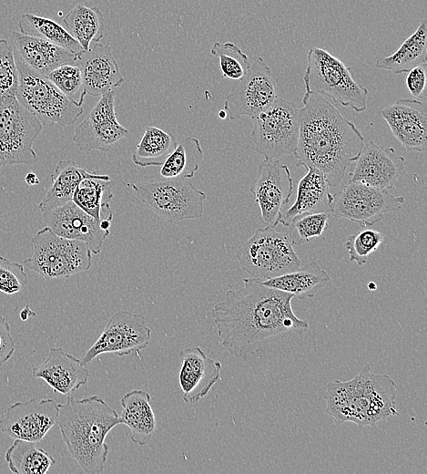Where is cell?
I'll list each match as a JSON object with an SVG mask.
<instances>
[{"mask_svg":"<svg viewBox=\"0 0 427 474\" xmlns=\"http://www.w3.org/2000/svg\"><path fill=\"white\" fill-rule=\"evenodd\" d=\"M42 219L56 234L85 242L93 254L101 252L109 235V231L101 227L100 221L87 214L72 201L42 211Z\"/></svg>","mask_w":427,"mask_h":474,"instance_id":"19","label":"cell"},{"mask_svg":"<svg viewBox=\"0 0 427 474\" xmlns=\"http://www.w3.org/2000/svg\"><path fill=\"white\" fill-rule=\"evenodd\" d=\"M58 404L53 399L32 398L9 406L0 417V431L12 438L42 440L56 423Z\"/></svg>","mask_w":427,"mask_h":474,"instance_id":"17","label":"cell"},{"mask_svg":"<svg viewBox=\"0 0 427 474\" xmlns=\"http://www.w3.org/2000/svg\"><path fill=\"white\" fill-rule=\"evenodd\" d=\"M332 195L330 214L347 219L362 228L380 222L384 214L401 210L405 200L387 191L348 181Z\"/></svg>","mask_w":427,"mask_h":474,"instance_id":"12","label":"cell"},{"mask_svg":"<svg viewBox=\"0 0 427 474\" xmlns=\"http://www.w3.org/2000/svg\"><path fill=\"white\" fill-rule=\"evenodd\" d=\"M251 121L250 137L255 150L264 159H279L294 152L299 139L300 111L292 101L278 97Z\"/></svg>","mask_w":427,"mask_h":474,"instance_id":"10","label":"cell"},{"mask_svg":"<svg viewBox=\"0 0 427 474\" xmlns=\"http://www.w3.org/2000/svg\"><path fill=\"white\" fill-rule=\"evenodd\" d=\"M329 213L311 212L295 217L288 228L293 245H300L320 236L328 227Z\"/></svg>","mask_w":427,"mask_h":474,"instance_id":"38","label":"cell"},{"mask_svg":"<svg viewBox=\"0 0 427 474\" xmlns=\"http://www.w3.org/2000/svg\"><path fill=\"white\" fill-rule=\"evenodd\" d=\"M24 265L0 255V293L14 294L21 292L27 283Z\"/></svg>","mask_w":427,"mask_h":474,"instance_id":"41","label":"cell"},{"mask_svg":"<svg viewBox=\"0 0 427 474\" xmlns=\"http://www.w3.org/2000/svg\"><path fill=\"white\" fill-rule=\"evenodd\" d=\"M127 129L117 119L115 92L101 96L88 115L75 129L73 140L83 151H109L124 136Z\"/></svg>","mask_w":427,"mask_h":474,"instance_id":"16","label":"cell"},{"mask_svg":"<svg viewBox=\"0 0 427 474\" xmlns=\"http://www.w3.org/2000/svg\"><path fill=\"white\" fill-rule=\"evenodd\" d=\"M179 357L178 383L182 399L185 403H196L221 379V364L208 357L198 346L183 349Z\"/></svg>","mask_w":427,"mask_h":474,"instance_id":"22","label":"cell"},{"mask_svg":"<svg viewBox=\"0 0 427 474\" xmlns=\"http://www.w3.org/2000/svg\"><path fill=\"white\" fill-rule=\"evenodd\" d=\"M75 65L79 67L85 91L90 96H102L125 81L107 44L95 43L88 50L80 51Z\"/></svg>","mask_w":427,"mask_h":474,"instance_id":"21","label":"cell"},{"mask_svg":"<svg viewBox=\"0 0 427 474\" xmlns=\"http://www.w3.org/2000/svg\"><path fill=\"white\" fill-rule=\"evenodd\" d=\"M396 139L409 151L427 149V106L416 98H399L381 110Z\"/></svg>","mask_w":427,"mask_h":474,"instance_id":"20","label":"cell"},{"mask_svg":"<svg viewBox=\"0 0 427 474\" xmlns=\"http://www.w3.org/2000/svg\"><path fill=\"white\" fill-rule=\"evenodd\" d=\"M259 281L269 287L291 294L299 299H306L313 297L319 290L329 284L330 277L313 261L280 276Z\"/></svg>","mask_w":427,"mask_h":474,"instance_id":"27","label":"cell"},{"mask_svg":"<svg viewBox=\"0 0 427 474\" xmlns=\"http://www.w3.org/2000/svg\"><path fill=\"white\" fill-rule=\"evenodd\" d=\"M63 22L66 29L85 51L103 37L105 20L98 7L78 3L65 15Z\"/></svg>","mask_w":427,"mask_h":474,"instance_id":"31","label":"cell"},{"mask_svg":"<svg viewBox=\"0 0 427 474\" xmlns=\"http://www.w3.org/2000/svg\"><path fill=\"white\" fill-rule=\"evenodd\" d=\"M5 459L15 474H45L56 463L54 457L36 446V442L15 439L6 449Z\"/></svg>","mask_w":427,"mask_h":474,"instance_id":"32","label":"cell"},{"mask_svg":"<svg viewBox=\"0 0 427 474\" xmlns=\"http://www.w3.org/2000/svg\"><path fill=\"white\" fill-rule=\"evenodd\" d=\"M427 60V21H420L416 30L408 36L398 49L387 57L375 61V67L393 74L406 73Z\"/></svg>","mask_w":427,"mask_h":474,"instance_id":"28","label":"cell"},{"mask_svg":"<svg viewBox=\"0 0 427 474\" xmlns=\"http://www.w3.org/2000/svg\"><path fill=\"white\" fill-rule=\"evenodd\" d=\"M404 162V158L393 148H385L369 140L352 162L349 181L389 191L396 187Z\"/></svg>","mask_w":427,"mask_h":474,"instance_id":"18","label":"cell"},{"mask_svg":"<svg viewBox=\"0 0 427 474\" xmlns=\"http://www.w3.org/2000/svg\"><path fill=\"white\" fill-rule=\"evenodd\" d=\"M112 183L111 178L106 174L86 178L77 185L72 201L98 221L113 217L109 204L113 197Z\"/></svg>","mask_w":427,"mask_h":474,"instance_id":"30","label":"cell"},{"mask_svg":"<svg viewBox=\"0 0 427 474\" xmlns=\"http://www.w3.org/2000/svg\"><path fill=\"white\" fill-rule=\"evenodd\" d=\"M19 83L17 65L12 46L0 39V98L16 95Z\"/></svg>","mask_w":427,"mask_h":474,"instance_id":"40","label":"cell"},{"mask_svg":"<svg viewBox=\"0 0 427 474\" xmlns=\"http://www.w3.org/2000/svg\"><path fill=\"white\" fill-rule=\"evenodd\" d=\"M150 400V395L142 389L131 390L120 400L122 424L128 427L130 440L137 446L147 445L156 431L157 421Z\"/></svg>","mask_w":427,"mask_h":474,"instance_id":"26","label":"cell"},{"mask_svg":"<svg viewBox=\"0 0 427 474\" xmlns=\"http://www.w3.org/2000/svg\"><path fill=\"white\" fill-rule=\"evenodd\" d=\"M293 298L258 279H243L241 288L229 290L211 310L219 345L231 356L247 359L259 357L266 343L305 334L309 324L294 314Z\"/></svg>","mask_w":427,"mask_h":474,"instance_id":"1","label":"cell"},{"mask_svg":"<svg viewBox=\"0 0 427 474\" xmlns=\"http://www.w3.org/2000/svg\"><path fill=\"white\" fill-rule=\"evenodd\" d=\"M210 54L218 57L222 77L230 80H240L251 66L247 54L231 42H215Z\"/></svg>","mask_w":427,"mask_h":474,"instance_id":"36","label":"cell"},{"mask_svg":"<svg viewBox=\"0 0 427 474\" xmlns=\"http://www.w3.org/2000/svg\"><path fill=\"white\" fill-rule=\"evenodd\" d=\"M56 423L69 454L84 472L102 473L109 453L106 437L122 424L117 411L97 396L82 399L67 396L65 404H58Z\"/></svg>","mask_w":427,"mask_h":474,"instance_id":"3","label":"cell"},{"mask_svg":"<svg viewBox=\"0 0 427 474\" xmlns=\"http://www.w3.org/2000/svg\"><path fill=\"white\" fill-rule=\"evenodd\" d=\"M376 288H377V285H376L375 283L371 282V283H368V289H370V290H375Z\"/></svg>","mask_w":427,"mask_h":474,"instance_id":"47","label":"cell"},{"mask_svg":"<svg viewBox=\"0 0 427 474\" xmlns=\"http://www.w3.org/2000/svg\"><path fill=\"white\" fill-rule=\"evenodd\" d=\"M127 185L144 204L167 222L178 223L202 217L207 195L188 179L162 178Z\"/></svg>","mask_w":427,"mask_h":474,"instance_id":"7","label":"cell"},{"mask_svg":"<svg viewBox=\"0 0 427 474\" xmlns=\"http://www.w3.org/2000/svg\"><path fill=\"white\" fill-rule=\"evenodd\" d=\"M177 144V139L171 133L149 126L137 144L131 160L141 168L161 166Z\"/></svg>","mask_w":427,"mask_h":474,"instance_id":"33","label":"cell"},{"mask_svg":"<svg viewBox=\"0 0 427 474\" xmlns=\"http://www.w3.org/2000/svg\"><path fill=\"white\" fill-rule=\"evenodd\" d=\"M240 267L252 278L271 279L300 266L290 234L272 227L257 229L237 251Z\"/></svg>","mask_w":427,"mask_h":474,"instance_id":"8","label":"cell"},{"mask_svg":"<svg viewBox=\"0 0 427 474\" xmlns=\"http://www.w3.org/2000/svg\"><path fill=\"white\" fill-rule=\"evenodd\" d=\"M397 386L386 374L373 373L369 364L351 379L328 383L326 411L336 425L375 426L400 415L395 400Z\"/></svg>","mask_w":427,"mask_h":474,"instance_id":"4","label":"cell"},{"mask_svg":"<svg viewBox=\"0 0 427 474\" xmlns=\"http://www.w3.org/2000/svg\"><path fill=\"white\" fill-rule=\"evenodd\" d=\"M204 152L197 138L186 137L161 165L160 176L165 179H190L198 170Z\"/></svg>","mask_w":427,"mask_h":474,"instance_id":"34","label":"cell"},{"mask_svg":"<svg viewBox=\"0 0 427 474\" xmlns=\"http://www.w3.org/2000/svg\"><path fill=\"white\" fill-rule=\"evenodd\" d=\"M383 240L381 232L371 228L365 227L351 233L345 242L350 261L360 266L365 264L370 254L377 250Z\"/></svg>","mask_w":427,"mask_h":474,"instance_id":"39","label":"cell"},{"mask_svg":"<svg viewBox=\"0 0 427 474\" xmlns=\"http://www.w3.org/2000/svg\"><path fill=\"white\" fill-rule=\"evenodd\" d=\"M42 129L41 122L15 96L0 98V170L8 165L36 163L33 146Z\"/></svg>","mask_w":427,"mask_h":474,"instance_id":"11","label":"cell"},{"mask_svg":"<svg viewBox=\"0 0 427 474\" xmlns=\"http://www.w3.org/2000/svg\"><path fill=\"white\" fill-rule=\"evenodd\" d=\"M151 339V329L146 318L140 314L120 310L113 314L101 335L80 359L84 366H88L102 354H115L118 356H128L145 349Z\"/></svg>","mask_w":427,"mask_h":474,"instance_id":"13","label":"cell"},{"mask_svg":"<svg viewBox=\"0 0 427 474\" xmlns=\"http://www.w3.org/2000/svg\"><path fill=\"white\" fill-rule=\"evenodd\" d=\"M302 103L295 164L320 170L330 187H338L363 148L364 137L324 96L305 91Z\"/></svg>","mask_w":427,"mask_h":474,"instance_id":"2","label":"cell"},{"mask_svg":"<svg viewBox=\"0 0 427 474\" xmlns=\"http://www.w3.org/2000/svg\"><path fill=\"white\" fill-rule=\"evenodd\" d=\"M18 26L23 34L46 39L76 55L83 50L66 27L49 18L24 14L20 17Z\"/></svg>","mask_w":427,"mask_h":474,"instance_id":"35","label":"cell"},{"mask_svg":"<svg viewBox=\"0 0 427 474\" xmlns=\"http://www.w3.org/2000/svg\"><path fill=\"white\" fill-rule=\"evenodd\" d=\"M198 1H203V0H198Z\"/></svg>","mask_w":427,"mask_h":474,"instance_id":"48","label":"cell"},{"mask_svg":"<svg viewBox=\"0 0 427 474\" xmlns=\"http://www.w3.org/2000/svg\"><path fill=\"white\" fill-rule=\"evenodd\" d=\"M426 68V63L414 67L408 71L405 78V85L410 94L416 99L421 98L425 90Z\"/></svg>","mask_w":427,"mask_h":474,"instance_id":"42","label":"cell"},{"mask_svg":"<svg viewBox=\"0 0 427 474\" xmlns=\"http://www.w3.org/2000/svg\"><path fill=\"white\" fill-rule=\"evenodd\" d=\"M15 352V342L11 335L10 325L0 314V367L3 366Z\"/></svg>","mask_w":427,"mask_h":474,"instance_id":"43","label":"cell"},{"mask_svg":"<svg viewBox=\"0 0 427 474\" xmlns=\"http://www.w3.org/2000/svg\"><path fill=\"white\" fill-rule=\"evenodd\" d=\"M36 312H34L28 305L25 304L24 308L20 311L19 317L22 321H26L30 317H34Z\"/></svg>","mask_w":427,"mask_h":474,"instance_id":"44","label":"cell"},{"mask_svg":"<svg viewBox=\"0 0 427 474\" xmlns=\"http://www.w3.org/2000/svg\"><path fill=\"white\" fill-rule=\"evenodd\" d=\"M280 97L271 69L262 57L251 64L236 89L224 101L223 109L230 120L255 117L265 111Z\"/></svg>","mask_w":427,"mask_h":474,"instance_id":"14","label":"cell"},{"mask_svg":"<svg viewBox=\"0 0 427 474\" xmlns=\"http://www.w3.org/2000/svg\"><path fill=\"white\" fill-rule=\"evenodd\" d=\"M25 181L29 186H33L39 183V180L34 172H27L25 176Z\"/></svg>","mask_w":427,"mask_h":474,"instance_id":"45","label":"cell"},{"mask_svg":"<svg viewBox=\"0 0 427 474\" xmlns=\"http://www.w3.org/2000/svg\"><path fill=\"white\" fill-rule=\"evenodd\" d=\"M12 40L22 61L43 77L64 64H75L76 55L46 39L13 31Z\"/></svg>","mask_w":427,"mask_h":474,"instance_id":"25","label":"cell"},{"mask_svg":"<svg viewBox=\"0 0 427 474\" xmlns=\"http://www.w3.org/2000/svg\"><path fill=\"white\" fill-rule=\"evenodd\" d=\"M19 83L16 98L43 126L61 127L74 124L83 113V107L66 97L47 77L17 62Z\"/></svg>","mask_w":427,"mask_h":474,"instance_id":"9","label":"cell"},{"mask_svg":"<svg viewBox=\"0 0 427 474\" xmlns=\"http://www.w3.org/2000/svg\"><path fill=\"white\" fill-rule=\"evenodd\" d=\"M303 81L306 91L328 97L356 112L366 109L368 89L354 79L349 67L323 48L309 49Z\"/></svg>","mask_w":427,"mask_h":474,"instance_id":"5","label":"cell"},{"mask_svg":"<svg viewBox=\"0 0 427 474\" xmlns=\"http://www.w3.org/2000/svg\"><path fill=\"white\" fill-rule=\"evenodd\" d=\"M259 211L260 222L265 227L279 224L282 208L293 192L290 169L278 159L262 160L258 166L257 178L250 186Z\"/></svg>","mask_w":427,"mask_h":474,"instance_id":"15","label":"cell"},{"mask_svg":"<svg viewBox=\"0 0 427 474\" xmlns=\"http://www.w3.org/2000/svg\"><path fill=\"white\" fill-rule=\"evenodd\" d=\"M31 242L33 253L24 264L46 280L68 278L92 265V252L85 242L61 237L48 226L37 231Z\"/></svg>","mask_w":427,"mask_h":474,"instance_id":"6","label":"cell"},{"mask_svg":"<svg viewBox=\"0 0 427 474\" xmlns=\"http://www.w3.org/2000/svg\"><path fill=\"white\" fill-rule=\"evenodd\" d=\"M97 175L98 173L87 172L73 160H60L51 175V185L38 204L39 210L44 211L71 201L79 182Z\"/></svg>","mask_w":427,"mask_h":474,"instance_id":"29","label":"cell"},{"mask_svg":"<svg viewBox=\"0 0 427 474\" xmlns=\"http://www.w3.org/2000/svg\"><path fill=\"white\" fill-rule=\"evenodd\" d=\"M307 173L300 180L293 204L282 211L279 223L288 227L297 216L311 212L330 213L332 194L325 175L314 167H306Z\"/></svg>","mask_w":427,"mask_h":474,"instance_id":"24","label":"cell"},{"mask_svg":"<svg viewBox=\"0 0 427 474\" xmlns=\"http://www.w3.org/2000/svg\"><path fill=\"white\" fill-rule=\"evenodd\" d=\"M219 117L221 118V119H225L228 116H227V112L224 110V109H221L219 112Z\"/></svg>","mask_w":427,"mask_h":474,"instance_id":"46","label":"cell"},{"mask_svg":"<svg viewBox=\"0 0 427 474\" xmlns=\"http://www.w3.org/2000/svg\"><path fill=\"white\" fill-rule=\"evenodd\" d=\"M32 375L43 379L55 392L69 396L87 383L89 371L80 359L62 347H52L46 358L32 369Z\"/></svg>","mask_w":427,"mask_h":474,"instance_id":"23","label":"cell"},{"mask_svg":"<svg viewBox=\"0 0 427 474\" xmlns=\"http://www.w3.org/2000/svg\"><path fill=\"white\" fill-rule=\"evenodd\" d=\"M66 97L81 107L86 95L79 67L75 64H64L46 77Z\"/></svg>","mask_w":427,"mask_h":474,"instance_id":"37","label":"cell"}]
</instances>
